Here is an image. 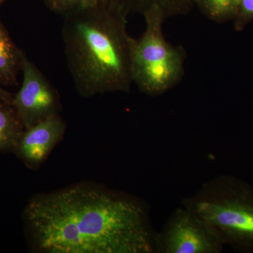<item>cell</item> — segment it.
<instances>
[{"label":"cell","instance_id":"12","mask_svg":"<svg viewBox=\"0 0 253 253\" xmlns=\"http://www.w3.org/2000/svg\"><path fill=\"white\" fill-rule=\"evenodd\" d=\"M100 0H44L48 9L61 16H67L97 4Z\"/></svg>","mask_w":253,"mask_h":253},{"label":"cell","instance_id":"2","mask_svg":"<svg viewBox=\"0 0 253 253\" xmlns=\"http://www.w3.org/2000/svg\"><path fill=\"white\" fill-rule=\"evenodd\" d=\"M62 37L69 72L83 98L130 91L126 18L109 0L64 16Z\"/></svg>","mask_w":253,"mask_h":253},{"label":"cell","instance_id":"4","mask_svg":"<svg viewBox=\"0 0 253 253\" xmlns=\"http://www.w3.org/2000/svg\"><path fill=\"white\" fill-rule=\"evenodd\" d=\"M146 28L139 38H131V74L141 92L160 96L177 85L184 76L185 50L168 42L163 32L166 21L158 11L144 15Z\"/></svg>","mask_w":253,"mask_h":253},{"label":"cell","instance_id":"9","mask_svg":"<svg viewBox=\"0 0 253 253\" xmlns=\"http://www.w3.org/2000/svg\"><path fill=\"white\" fill-rule=\"evenodd\" d=\"M23 54L0 21V85H17Z\"/></svg>","mask_w":253,"mask_h":253},{"label":"cell","instance_id":"8","mask_svg":"<svg viewBox=\"0 0 253 253\" xmlns=\"http://www.w3.org/2000/svg\"><path fill=\"white\" fill-rule=\"evenodd\" d=\"M126 15L144 16L151 11H158L165 19L186 15L195 6L194 0H109Z\"/></svg>","mask_w":253,"mask_h":253},{"label":"cell","instance_id":"11","mask_svg":"<svg viewBox=\"0 0 253 253\" xmlns=\"http://www.w3.org/2000/svg\"><path fill=\"white\" fill-rule=\"evenodd\" d=\"M239 3V0H194L195 6L206 17L218 23L233 21Z\"/></svg>","mask_w":253,"mask_h":253},{"label":"cell","instance_id":"15","mask_svg":"<svg viewBox=\"0 0 253 253\" xmlns=\"http://www.w3.org/2000/svg\"><path fill=\"white\" fill-rule=\"evenodd\" d=\"M4 1L5 0H0V5L2 4V3L4 2Z\"/></svg>","mask_w":253,"mask_h":253},{"label":"cell","instance_id":"3","mask_svg":"<svg viewBox=\"0 0 253 253\" xmlns=\"http://www.w3.org/2000/svg\"><path fill=\"white\" fill-rule=\"evenodd\" d=\"M181 204L212 226L225 246L253 253V186L249 182L231 174L214 176L181 198Z\"/></svg>","mask_w":253,"mask_h":253},{"label":"cell","instance_id":"13","mask_svg":"<svg viewBox=\"0 0 253 253\" xmlns=\"http://www.w3.org/2000/svg\"><path fill=\"white\" fill-rule=\"evenodd\" d=\"M234 21V28L239 31L253 21V0H239Z\"/></svg>","mask_w":253,"mask_h":253},{"label":"cell","instance_id":"5","mask_svg":"<svg viewBox=\"0 0 253 253\" xmlns=\"http://www.w3.org/2000/svg\"><path fill=\"white\" fill-rule=\"evenodd\" d=\"M224 246L212 226L183 206L173 211L155 239V253H221Z\"/></svg>","mask_w":253,"mask_h":253},{"label":"cell","instance_id":"7","mask_svg":"<svg viewBox=\"0 0 253 253\" xmlns=\"http://www.w3.org/2000/svg\"><path fill=\"white\" fill-rule=\"evenodd\" d=\"M67 126L61 115L49 116L25 129L13 153L29 169L37 170L63 140Z\"/></svg>","mask_w":253,"mask_h":253},{"label":"cell","instance_id":"10","mask_svg":"<svg viewBox=\"0 0 253 253\" xmlns=\"http://www.w3.org/2000/svg\"><path fill=\"white\" fill-rule=\"evenodd\" d=\"M24 130L13 105L0 99V152H13Z\"/></svg>","mask_w":253,"mask_h":253},{"label":"cell","instance_id":"14","mask_svg":"<svg viewBox=\"0 0 253 253\" xmlns=\"http://www.w3.org/2000/svg\"><path fill=\"white\" fill-rule=\"evenodd\" d=\"M13 98H14V95L11 94L9 91L5 90L0 85V99L12 104Z\"/></svg>","mask_w":253,"mask_h":253},{"label":"cell","instance_id":"1","mask_svg":"<svg viewBox=\"0 0 253 253\" xmlns=\"http://www.w3.org/2000/svg\"><path fill=\"white\" fill-rule=\"evenodd\" d=\"M37 253H155L144 199L91 181L32 196L22 214Z\"/></svg>","mask_w":253,"mask_h":253},{"label":"cell","instance_id":"6","mask_svg":"<svg viewBox=\"0 0 253 253\" xmlns=\"http://www.w3.org/2000/svg\"><path fill=\"white\" fill-rule=\"evenodd\" d=\"M21 71L22 84L14 95L12 105L27 129L49 116L59 114L61 104L57 90L25 54Z\"/></svg>","mask_w":253,"mask_h":253}]
</instances>
